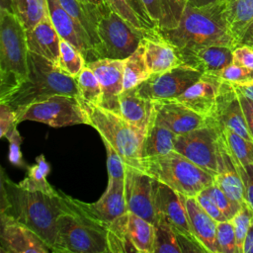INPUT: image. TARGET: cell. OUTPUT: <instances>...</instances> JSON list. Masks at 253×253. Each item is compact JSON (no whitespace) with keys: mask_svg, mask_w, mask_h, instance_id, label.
<instances>
[{"mask_svg":"<svg viewBox=\"0 0 253 253\" xmlns=\"http://www.w3.org/2000/svg\"><path fill=\"white\" fill-rule=\"evenodd\" d=\"M162 14L154 31L178 51L237 43L225 19V0L193 6L187 0H161Z\"/></svg>","mask_w":253,"mask_h":253,"instance_id":"cell-1","label":"cell"},{"mask_svg":"<svg viewBox=\"0 0 253 253\" xmlns=\"http://www.w3.org/2000/svg\"><path fill=\"white\" fill-rule=\"evenodd\" d=\"M1 211L33 229L54 252L56 221L63 213H80L69 196L54 188L32 189L14 183L2 170Z\"/></svg>","mask_w":253,"mask_h":253,"instance_id":"cell-2","label":"cell"},{"mask_svg":"<svg viewBox=\"0 0 253 253\" xmlns=\"http://www.w3.org/2000/svg\"><path fill=\"white\" fill-rule=\"evenodd\" d=\"M28 65L27 78L5 99L0 101L9 105L14 111L54 95L78 97L76 79L64 74L55 63L29 51Z\"/></svg>","mask_w":253,"mask_h":253,"instance_id":"cell-3","label":"cell"},{"mask_svg":"<svg viewBox=\"0 0 253 253\" xmlns=\"http://www.w3.org/2000/svg\"><path fill=\"white\" fill-rule=\"evenodd\" d=\"M28 54L23 24L13 12L0 9V101L27 78Z\"/></svg>","mask_w":253,"mask_h":253,"instance_id":"cell-4","label":"cell"},{"mask_svg":"<svg viewBox=\"0 0 253 253\" xmlns=\"http://www.w3.org/2000/svg\"><path fill=\"white\" fill-rule=\"evenodd\" d=\"M139 170L186 197H196L214 182L211 173L175 150L142 158Z\"/></svg>","mask_w":253,"mask_h":253,"instance_id":"cell-5","label":"cell"},{"mask_svg":"<svg viewBox=\"0 0 253 253\" xmlns=\"http://www.w3.org/2000/svg\"><path fill=\"white\" fill-rule=\"evenodd\" d=\"M80 102L87 113L89 126L117 150L126 165L139 169L146 131L129 124L118 113Z\"/></svg>","mask_w":253,"mask_h":253,"instance_id":"cell-6","label":"cell"},{"mask_svg":"<svg viewBox=\"0 0 253 253\" xmlns=\"http://www.w3.org/2000/svg\"><path fill=\"white\" fill-rule=\"evenodd\" d=\"M57 237L54 252L106 253L110 252L107 231L82 213H63L56 221Z\"/></svg>","mask_w":253,"mask_h":253,"instance_id":"cell-7","label":"cell"},{"mask_svg":"<svg viewBox=\"0 0 253 253\" xmlns=\"http://www.w3.org/2000/svg\"><path fill=\"white\" fill-rule=\"evenodd\" d=\"M147 32L149 31L134 28L108 8L98 24L100 43L97 50V59L127 58L140 45L141 40Z\"/></svg>","mask_w":253,"mask_h":253,"instance_id":"cell-8","label":"cell"},{"mask_svg":"<svg viewBox=\"0 0 253 253\" xmlns=\"http://www.w3.org/2000/svg\"><path fill=\"white\" fill-rule=\"evenodd\" d=\"M17 124L34 121L52 127L89 125V119L78 97L54 95L15 111Z\"/></svg>","mask_w":253,"mask_h":253,"instance_id":"cell-9","label":"cell"},{"mask_svg":"<svg viewBox=\"0 0 253 253\" xmlns=\"http://www.w3.org/2000/svg\"><path fill=\"white\" fill-rule=\"evenodd\" d=\"M219 136L220 129L213 122L187 133L178 134L174 150L214 177L217 172Z\"/></svg>","mask_w":253,"mask_h":253,"instance_id":"cell-10","label":"cell"},{"mask_svg":"<svg viewBox=\"0 0 253 253\" xmlns=\"http://www.w3.org/2000/svg\"><path fill=\"white\" fill-rule=\"evenodd\" d=\"M203 72L188 64L178 65L170 70L151 74L145 81L134 87L137 94L150 100L179 97L198 81Z\"/></svg>","mask_w":253,"mask_h":253,"instance_id":"cell-11","label":"cell"},{"mask_svg":"<svg viewBox=\"0 0 253 253\" xmlns=\"http://www.w3.org/2000/svg\"><path fill=\"white\" fill-rule=\"evenodd\" d=\"M70 199L80 213L105 229L110 222L128 211L125 196V180L109 179L105 193L95 203H86L71 197Z\"/></svg>","mask_w":253,"mask_h":253,"instance_id":"cell-12","label":"cell"},{"mask_svg":"<svg viewBox=\"0 0 253 253\" xmlns=\"http://www.w3.org/2000/svg\"><path fill=\"white\" fill-rule=\"evenodd\" d=\"M153 196L157 220L166 221L173 227L177 234L183 235L202 246L195 237L189 223L185 206L186 196L155 179H153Z\"/></svg>","mask_w":253,"mask_h":253,"instance_id":"cell-13","label":"cell"},{"mask_svg":"<svg viewBox=\"0 0 253 253\" xmlns=\"http://www.w3.org/2000/svg\"><path fill=\"white\" fill-rule=\"evenodd\" d=\"M125 196L128 211L156 224L152 177L137 168L126 165Z\"/></svg>","mask_w":253,"mask_h":253,"instance_id":"cell-14","label":"cell"},{"mask_svg":"<svg viewBox=\"0 0 253 253\" xmlns=\"http://www.w3.org/2000/svg\"><path fill=\"white\" fill-rule=\"evenodd\" d=\"M153 121L178 134L187 133L214 121L191 110L185 104L173 99L154 100Z\"/></svg>","mask_w":253,"mask_h":253,"instance_id":"cell-15","label":"cell"},{"mask_svg":"<svg viewBox=\"0 0 253 253\" xmlns=\"http://www.w3.org/2000/svg\"><path fill=\"white\" fill-rule=\"evenodd\" d=\"M1 252L5 253H48L49 246L27 225L11 216L0 213Z\"/></svg>","mask_w":253,"mask_h":253,"instance_id":"cell-16","label":"cell"},{"mask_svg":"<svg viewBox=\"0 0 253 253\" xmlns=\"http://www.w3.org/2000/svg\"><path fill=\"white\" fill-rule=\"evenodd\" d=\"M98 78L103 99L101 107L120 114V94L124 91V66L125 59L101 58L87 62Z\"/></svg>","mask_w":253,"mask_h":253,"instance_id":"cell-17","label":"cell"},{"mask_svg":"<svg viewBox=\"0 0 253 253\" xmlns=\"http://www.w3.org/2000/svg\"><path fill=\"white\" fill-rule=\"evenodd\" d=\"M50 20L61 40L75 46L85 57L86 63L96 60L88 33L69 15L58 0H47Z\"/></svg>","mask_w":253,"mask_h":253,"instance_id":"cell-18","label":"cell"},{"mask_svg":"<svg viewBox=\"0 0 253 253\" xmlns=\"http://www.w3.org/2000/svg\"><path fill=\"white\" fill-rule=\"evenodd\" d=\"M213 121L219 128L227 127L240 136L253 141L238 93L229 82H221Z\"/></svg>","mask_w":253,"mask_h":253,"instance_id":"cell-19","label":"cell"},{"mask_svg":"<svg viewBox=\"0 0 253 253\" xmlns=\"http://www.w3.org/2000/svg\"><path fill=\"white\" fill-rule=\"evenodd\" d=\"M221 82L215 75L203 74L176 99L199 115L213 120Z\"/></svg>","mask_w":253,"mask_h":253,"instance_id":"cell-20","label":"cell"},{"mask_svg":"<svg viewBox=\"0 0 253 253\" xmlns=\"http://www.w3.org/2000/svg\"><path fill=\"white\" fill-rule=\"evenodd\" d=\"M140 45L143 47L144 59L151 74L164 72L183 64L178 49L161 39L154 29L146 33Z\"/></svg>","mask_w":253,"mask_h":253,"instance_id":"cell-21","label":"cell"},{"mask_svg":"<svg viewBox=\"0 0 253 253\" xmlns=\"http://www.w3.org/2000/svg\"><path fill=\"white\" fill-rule=\"evenodd\" d=\"M179 53L183 63L195 67L204 74L216 75L233 61V48L225 45H207Z\"/></svg>","mask_w":253,"mask_h":253,"instance_id":"cell-22","label":"cell"},{"mask_svg":"<svg viewBox=\"0 0 253 253\" xmlns=\"http://www.w3.org/2000/svg\"><path fill=\"white\" fill-rule=\"evenodd\" d=\"M214 183L233 202L240 206L246 203L243 182L221 134L218 140L217 172L214 176Z\"/></svg>","mask_w":253,"mask_h":253,"instance_id":"cell-23","label":"cell"},{"mask_svg":"<svg viewBox=\"0 0 253 253\" xmlns=\"http://www.w3.org/2000/svg\"><path fill=\"white\" fill-rule=\"evenodd\" d=\"M185 206L195 237L207 252L218 253L216 242L217 221L201 207L196 197H186Z\"/></svg>","mask_w":253,"mask_h":253,"instance_id":"cell-24","label":"cell"},{"mask_svg":"<svg viewBox=\"0 0 253 253\" xmlns=\"http://www.w3.org/2000/svg\"><path fill=\"white\" fill-rule=\"evenodd\" d=\"M29 51L35 52L57 65L60 53V37L49 15L31 30L26 31Z\"/></svg>","mask_w":253,"mask_h":253,"instance_id":"cell-25","label":"cell"},{"mask_svg":"<svg viewBox=\"0 0 253 253\" xmlns=\"http://www.w3.org/2000/svg\"><path fill=\"white\" fill-rule=\"evenodd\" d=\"M120 115L134 126L147 131L152 121L154 102L141 97L135 88L124 90L119 97Z\"/></svg>","mask_w":253,"mask_h":253,"instance_id":"cell-26","label":"cell"},{"mask_svg":"<svg viewBox=\"0 0 253 253\" xmlns=\"http://www.w3.org/2000/svg\"><path fill=\"white\" fill-rule=\"evenodd\" d=\"M58 1L61 6L69 13V15L88 33L97 60V50L100 43L98 37V24L108 7L106 5L85 3L80 0Z\"/></svg>","mask_w":253,"mask_h":253,"instance_id":"cell-27","label":"cell"},{"mask_svg":"<svg viewBox=\"0 0 253 253\" xmlns=\"http://www.w3.org/2000/svg\"><path fill=\"white\" fill-rule=\"evenodd\" d=\"M225 19L237 45L253 24V0H225Z\"/></svg>","mask_w":253,"mask_h":253,"instance_id":"cell-28","label":"cell"},{"mask_svg":"<svg viewBox=\"0 0 253 253\" xmlns=\"http://www.w3.org/2000/svg\"><path fill=\"white\" fill-rule=\"evenodd\" d=\"M176 137L177 134L175 132L154 123L152 116L143 143L142 158L165 155L173 151Z\"/></svg>","mask_w":253,"mask_h":253,"instance_id":"cell-29","label":"cell"},{"mask_svg":"<svg viewBox=\"0 0 253 253\" xmlns=\"http://www.w3.org/2000/svg\"><path fill=\"white\" fill-rule=\"evenodd\" d=\"M128 235L140 253H154L155 226L143 217L128 211L127 214Z\"/></svg>","mask_w":253,"mask_h":253,"instance_id":"cell-30","label":"cell"},{"mask_svg":"<svg viewBox=\"0 0 253 253\" xmlns=\"http://www.w3.org/2000/svg\"><path fill=\"white\" fill-rule=\"evenodd\" d=\"M11 12L21 21L26 31L49 15L47 0H11Z\"/></svg>","mask_w":253,"mask_h":253,"instance_id":"cell-31","label":"cell"},{"mask_svg":"<svg viewBox=\"0 0 253 253\" xmlns=\"http://www.w3.org/2000/svg\"><path fill=\"white\" fill-rule=\"evenodd\" d=\"M128 211L110 222L107 227V241L109 251L112 253L137 252L127 231Z\"/></svg>","mask_w":253,"mask_h":253,"instance_id":"cell-32","label":"cell"},{"mask_svg":"<svg viewBox=\"0 0 253 253\" xmlns=\"http://www.w3.org/2000/svg\"><path fill=\"white\" fill-rule=\"evenodd\" d=\"M150 75L151 73L149 72L144 59L143 47L139 45L132 54L125 59L124 90L138 86Z\"/></svg>","mask_w":253,"mask_h":253,"instance_id":"cell-33","label":"cell"},{"mask_svg":"<svg viewBox=\"0 0 253 253\" xmlns=\"http://www.w3.org/2000/svg\"><path fill=\"white\" fill-rule=\"evenodd\" d=\"M219 129L232 158L242 166L253 164V141L240 136L227 127Z\"/></svg>","mask_w":253,"mask_h":253,"instance_id":"cell-34","label":"cell"},{"mask_svg":"<svg viewBox=\"0 0 253 253\" xmlns=\"http://www.w3.org/2000/svg\"><path fill=\"white\" fill-rule=\"evenodd\" d=\"M75 79L78 87V98L85 103L101 107L103 91L92 69L86 65Z\"/></svg>","mask_w":253,"mask_h":253,"instance_id":"cell-35","label":"cell"},{"mask_svg":"<svg viewBox=\"0 0 253 253\" xmlns=\"http://www.w3.org/2000/svg\"><path fill=\"white\" fill-rule=\"evenodd\" d=\"M57 66L64 74L75 78L86 66V59L75 46L61 40Z\"/></svg>","mask_w":253,"mask_h":253,"instance_id":"cell-36","label":"cell"},{"mask_svg":"<svg viewBox=\"0 0 253 253\" xmlns=\"http://www.w3.org/2000/svg\"><path fill=\"white\" fill-rule=\"evenodd\" d=\"M155 226L154 253H182L177 233L166 221L158 219Z\"/></svg>","mask_w":253,"mask_h":253,"instance_id":"cell-37","label":"cell"},{"mask_svg":"<svg viewBox=\"0 0 253 253\" xmlns=\"http://www.w3.org/2000/svg\"><path fill=\"white\" fill-rule=\"evenodd\" d=\"M49 170L50 167L46 162L44 155L41 154L36 158V164L28 167V176L22 180L20 184L32 189L50 190L53 187L46 180Z\"/></svg>","mask_w":253,"mask_h":253,"instance_id":"cell-38","label":"cell"},{"mask_svg":"<svg viewBox=\"0 0 253 253\" xmlns=\"http://www.w3.org/2000/svg\"><path fill=\"white\" fill-rule=\"evenodd\" d=\"M230 220L233 223L234 230H235L238 253H242L246 234L253 221V211L251 208L248 206V204L247 203L242 204L238 211L234 214V216Z\"/></svg>","mask_w":253,"mask_h":253,"instance_id":"cell-39","label":"cell"},{"mask_svg":"<svg viewBox=\"0 0 253 253\" xmlns=\"http://www.w3.org/2000/svg\"><path fill=\"white\" fill-rule=\"evenodd\" d=\"M104 3L110 10L120 15L134 28L142 31H150L127 0H104Z\"/></svg>","mask_w":253,"mask_h":253,"instance_id":"cell-40","label":"cell"},{"mask_svg":"<svg viewBox=\"0 0 253 253\" xmlns=\"http://www.w3.org/2000/svg\"><path fill=\"white\" fill-rule=\"evenodd\" d=\"M216 242L218 253H238L235 230L230 219L217 222Z\"/></svg>","mask_w":253,"mask_h":253,"instance_id":"cell-41","label":"cell"},{"mask_svg":"<svg viewBox=\"0 0 253 253\" xmlns=\"http://www.w3.org/2000/svg\"><path fill=\"white\" fill-rule=\"evenodd\" d=\"M203 191L209 195L227 219H231L241 207L233 202L214 182Z\"/></svg>","mask_w":253,"mask_h":253,"instance_id":"cell-42","label":"cell"},{"mask_svg":"<svg viewBox=\"0 0 253 253\" xmlns=\"http://www.w3.org/2000/svg\"><path fill=\"white\" fill-rule=\"evenodd\" d=\"M103 142L107 151V169L109 179L125 180L126 164L123 158L108 141L103 140Z\"/></svg>","mask_w":253,"mask_h":253,"instance_id":"cell-43","label":"cell"},{"mask_svg":"<svg viewBox=\"0 0 253 253\" xmlns=\"http://www.w3.org/2000/svg\"><path fill=\"white\" fill-rule=\"evenodd\" d=\"M215 76L225 82L240 83L253 79V70L235 63H230L221 69Z\"/></svg>","mask_w":253,"mask_h":253,"instance_id":"cell-44","label":"cell"},{"mask_svg":"<svg viewBox=\"0 0 253 253\" xmlns=\"http://www.w3.org/2000/svg\"><path fill=\"white\" fill-rule=\"evenodd\" d=\"M5 137L9 140L10 146H9V161L15 165V166H25V162L22 157V152H21V143L23 138L21 137L17 126H13L5 135Z\"/></svg>","mask_w":253,"mask_h":253,"instance_id":"cell-45","label":"cell"},{"mask_svg":"<svg viewBox=\"0 0 253 253\" xmlns=\"http://www.w3.org/2000/svg\"><path fill=\"white\" fill-rule=\"evenodd\" d=\"M233 161L237 167V170L239 172V175H240L241 180L244 185L245 201L253 211V164H249L247 166H242L239 163H237L234 159H233Z\"/></svg>","mask_w":253,"mask_h":253,"instance_id":"cell-46","label":"cell"},{"mask_svg":"<svg viewBox=\"0 0 253 253\" xmlns=\"http://www.w3.org/2000/svg\"><path fill=\"white\" fill-rule=\"evenodd\" d=\"M17 125L15 111L6 103L0 102V136L5 137L7 132Z\"/></svg>","mask_w":253,"mask_h":253,"instance_id":"cell-47","label":"cell"},{"mask_svg":"<svg viewBox=\"0 0 253 253\" xmlns=\"http://www.w3.org/2000/svg\"><path fill=\"white\" fill-rule=\"evenodd\" d=\"M232 63L253 70V46L245 43L237 45L233 49Z\"/></svg>","mask_w":253,"mask_h":253,"instance_id":"cell-48","label":"cell"},{"mask_svg":"<svg viewBox=\"0 0 253 253\" xmlns=\"http://www.w3.org/2000/svg\"><path fill=\"white\" fill-rule=\"evenodd\" d=\"M197 201L199 202V204L201 205V207L213 218L215 219L217 222L219 221H224V220H228L225 215L221 212V211L217 208V206L213 203V201L209 197L208 194H206L204 191L200 192L197 196H196Z\"/></svg>","mask_w":253,"mask_h":253,"instance_id":"cell-49","label":"cell"},{"mask_svg":"<svg viewBox=\"0 0 253 253\" xmlns=\"http://www.w3.org/2000/svg\"><path fill=\"white\" fill-rule=\"evenodd\" d=\"M149 19L155 24L158 23V21L161 18L162 14V3L161 0H140Z\"/></svg>","mask_w":253,"mask_h":253,"instance_id":"cell-50","label":"cell"},{"mask_svg":"<svg viewBox=\"0 0 253 253\" xmlns=\"http://www.w3.org/2000/svg\"><path fill=\"white\" fill-rule=\"evenodd\" d=\"M239 96V100L245 115V119H246V123H247V126L249 129V132L251 134V136L253 137V101L246 98L245 96L238 94Z\"/></svg>","mask_w":253,"mask_h":253,"instance_id":"cell-51","label":"cell"},{"mask_svg":"<svg viewBox=\"0 0 253 253\" xmlns=\"http://www.w3.org/2000/svg\"><path fill=\"white\" fill-rule=\"evenodd\" d=\"M128 3L131 5V7L135 10V12L138 14V16L143 20V22L145 23V25L150 29L153 30L155 28V24L149 19L142 3L140 0H127Z\"/></svg>","mask_w":253,"mask_h":253,"instance_id":"cell-52","label":"cell"},{"mask_svg":"<svg viewBox=\"0 0 253 253\" xmlns=\"http://www.w3.org/2000/svg\"><path fill=\"white\" fill-rule=\"evenodd\" d=\"M238 94L245 96L253 101V79L240 83H231Z\"/></svg>","mask_w":253,"mask_h":253,"instance_id":"cell-53","label":"cell"},{"mask_svg":"<svg viewBox=\"0 0 253 253\" xmlns=\"http://www.w3.org/2000/svg\"><path fill=\"white\" fill-rule=\"evenodd\" d=\"M242 253H253V221L246 234Z\"/></svg>","mask_w":253,"mask_h":253,"instance_id":"cell-54","label":"cell"},{"mask_svg":"<svg viewBox=\"0 0 253 253\" xmlns=\"http://www.w3.org/2000/svg\"><path fill=\"white\" fill-rule=\"evenodd\" d=\"M243 43H245V44L253 43V24L246 31V33L242 39V42H241V44H243Z\"/></svg>","mask_w":253,"mask_h":253,"instance_id":"cell-55","label":"cell"},{"mask_svg":"<svg viewBox=\"0 0 253 253\" xmlns=\"http://www.w3.org/2000/svg\"><path fill=\"white\" fill-rule=\"evenodd\" d=\"M189 4L193 5V6H204V5H208L213 2H217L220 0H187Z\"/></svg>","mask_w":253,"mask_h":253,"instance_id":"cell-56","label":"cell"},{"mask_svg":"<svg viewBox=\"0 0 253 253\" xmlns=\"http://www.w3.org/2000/svg\"><path fill=\"white\" fill-rule=\"evenodd\" d=\"M0 4H1V9H6L11 11V0H0Z\"/></svg>","mask_w":253,"mask_h":253,"instance_id":"cell-57","label":"cell"},{"mask_svg":"<svg viewBox=\"0 0 253 253\" xmlns=\"http://www.w3.org/2000/svg\"><path fill=\"white\" fill-rule=\"evenodd\" d=\"M82 2L85 3H93V4H97V5H105L104 0H80Z\"/></svg>","mask_w":253,"mask_h":253,"instance_id":"cell-58","label":"cell"},{"mask_svg":"<svg viewBox=\"0 0 253 253\" xmlns=\"http://www.w3.org/2000/svg\"><path fill=\"white\" fill-rule=\"evenodd\" d=\"M250 45H252V46H253V43H252V44H250Z\"/></svg>","mask_w":253,"mask_h":253,"instance_id":"cell-59","label":"cell"}]
</instances>
